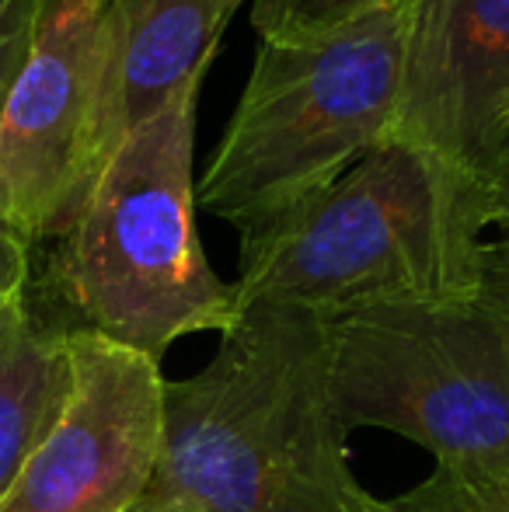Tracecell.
<instances>
[{
  "mask_svg": "<svg viewBox=\"0 0 509 512\" xmlns=\"http://www.w3.org/2000/svg\"><path fill=\"white\" fill-rule=\"evenodd\" d=\"M328 321L279 300L238 307L217 356L164 384V450L150 488L199 512H349V471L332 398Z\"/></svg>",
  "mask_w": 509,
  "mask_h": 512,
  "instance_id": "1",
  "label": "cell"
},
{
  "mask_svg": "<svg viewBox=\"0 0 509 512\" xmlns=\"http://www.w3.org/2000/svg\"><path fill=\"white\" fill-rule=\"evenodd\" d=\"M489 189L440 157L384 140L339 182L241 234L238 307L255 300L321 317L381 304L475 300Z\"/></svg>",
  "mask_w": 509,
  "mask_h": 512,
  "instance_id": "2",
  "label": "cell"
},
{
  "mask_svg": "<svg viewBox=\"0 0 509 512\" xmlns=\"http://www.w3.org/2000/svg\"><path fill=\"white\" fill-rule=\"evenodd\" d=\"M199 91L203 81H192L129 129L46 269L67 328H91L157 363L178 338L220 335L238 317L234 283L213 272L196 230Z\"/></svg>",
  "mask_w": 509,
  "mask_h": 512,
  "instance_id": "3",
  "label": "cell"
},
{
  "mask_svg": "<svg viewBox=\"0 0 509 512\" xmlns=\"http://www.w3.org/2000/svg\"><path fill=\"white\" fill-rule=\"evenodd\" d=\"M405 0L258 39L248 84L196 182V206L252 234L339 182L391 136Z\"/></svg>",
  "mask_w": 509,
  "mask_h": 512,
  "instance_id": "4",
  "label": "cell"
},
{
  "mask_svg": "<svg viewBox=\"0 0 509 512\" xmlns=\"http://www.w3.org/2000/svg\"><path fill=\"white\" fill-rule=\"evenodd\" d=\"M325 321L346 432H398L450 471L509 467V328L482 300L381 304Z\"/></svg>",
  "mask_w": 509,
  "mask_h": 512,
  "instance_id": "5",
  "label": "cell"
},
{
  "mask_svg": "<svg viewBox=\"0 0 509 512\" xmlns=\"http://www.w3.org/2000/svg\"><path fill=\"white\" fill-rule=\"evenodd\" d=\"M116 0H42L0 119V234L60 241L126 140Z\"/></svg>",
  "mask_w": 509,
  "mask_h": 512,
  "instance_id": "6",
  "label": "cell"
},
{
  "mask_svg": "<svg viewBox=\"0 0 509 512\" xmlns=\"http://www.w3.org/2000/svg\"><path fill=\"white\" fill-rule=\"evenodd\" d=\"M63 391L0 512H126L164 450V373L91 328L63 331Z\"/></svg>",
  "mask_w": 509,
  "mask_h": 512,
  "instance_id": "7",
  "label": "cell"
},
{
  "mask_svg": "<svg viewBox=\"0 0 509 512\" xmlns=\"http://www.w3.org/2000/svg\"><path fill=\"white\" fill-rule=\"evenodd\" d=\"M401 140L492 189L509 161V0H405Z\"/></svg>",
  "mask_w": 509,
  "mask_h": 512,
  "instance_id": "8",
  "label": "cell"
},
{
  "mask_svg": "<svg viewBox=\"0 0 509 512\" xmlns=\"http://www.w3.org/2000/svg\"><path fill=\"white\" fill-rule=\"evenodd\" d=\"M245 0H116L119 115L129 133L203 81Z\"/></svg>",
  "mask_w": 509,
  "mask_h": 512,
  "instance_id": "9",
  "label": "cell"
},
{
  "mask_svg": "<svg viewBox=\"0 0 509 512\" xmlns=\"http://www.w3.org/2000/svg\"><path fill=\"white\" fill-rule=\"evenodd\" d=\"M63 331L67 324L42 314L28 293L0 335V502L60 401L67 377Z\"/></svg>",
  "mask_w": 509,
  "mask_h": 512,
  "instance_id": "10",
  "label": "cell"
},
{
  "mask_svg": "<svg viewBox=\"0 0 509 512\" xmlns=\"http://www.w3.org/2000/svg\"><path fill=\"white\" fill-rule=\"evenodd\" d=\"M349 512H509V467L503 471L436 467L426 481L394 499H377L363 488Z\"/></svg>",
  "mask_w": 509,
  "mask_h": 512,
  "instance_id": "11",
  "label": "cell"
},
{
  "mask_svg": "<svg viewBox=\"0 0 509 512\" xmlns=\"http://www.w3.org/2000/svg\"><path fill=\"white\" fill-rule=\"evenodd\" d=\"M377 4H387V0H252V25L258 39L318 32Z\"/></svg>",
  "mask_w": 509,
  "mask_h": 512,
  "instance_id": "12",
  "label": "cell"
},
{
  "mask_svg": "<svg viewBox=\"0 0 509 512\" xmlns=\"http://www.w3.org/2000/svg\"><path fill=\"white\" fill-rule=\"evenodd\" d=\"M42 0H0V119L39 28Z\"/></svg>",
  "mask_w": 509,
  "mask_h": 512,
  "instance_id": "13",
  "label": "cell"
},
{
  "mask_svg": "<svg viewBox=\"0 0 509 512\" xmlns=\"http://www.w3.org/2000/svg\"><path fill=\"white\" fill-rule=\"evenodd\" d=\"M32 293V248L0 234V335Z\"/></svg>",
  "mask_w": 509,
  "mask_h": 512,
  "instance_id": "14",
  "label": "cell"
},
{
  "mask_svg": "<svg viewBox=\"0 0 509 512\" xmlns=\"http://www.w3.org/2000/svg\"><path fill=\"white\" fill-rule=\"evenodd\" d=\"M478 300L509 328V230H503L496 241H485Z\"/></svg>",
  "mask_w": 509,
  "mask_h": 512,
  "instance_id": "15",
  "label": "cell"
},
{
  "mask_svg": "<svg viewBox=\"0 0 509 512\" xmlns=\"http://www.w3.org/2000/svg\"><path fill=\"white\" fill-rule=\"evenodd\" d=\"M126 512H199L192 502L178 499V495L171 492H161V488H147V495H143L140 502H133Z\"/></svg>",
  "mask_w": 509,
  "mask_h": 512,
  "instance_id": "16",
  "label": "cell"
},
{
  "mask_svg": "<svg viewBox=\"0 0 509 512\" xmlns=\"http://www.w3.org/2000/svg\"><path fill=\"white\" fill-rule=\"evenodd\" d=\"M489 227L509 230V161L499 182L489 189Z\"/></svg>",
  "mask_w": 509,
  "mask_h": 512,
  "instance_id": "17",
  "label": "cell"
}]
</instances>
